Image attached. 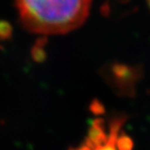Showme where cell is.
<instances>
[{"instance_id":"2","label":"cell","mask_w":150,"mask_h":150,"mask_svg":"<svg viewBox=\"0 0 150 150\" xmlns=\"http://www.w3.org/2000/svg\"><path fill=\"white\" fill-rule=\"evenodd\" d=\"M108 139V134L105 133L104 121L103 119H96L93 121L88 131V137L85 143L93 150L105 144Z\"/></svg>"},{"instance_id":"5","label":"cell","mask_w":150,"mask_h":150,"mask_svg":"<svg viewBox=\"0 0 150 150\" xmlns=\"http://www.w3.org/2000/svg\"><path fill=\"white\" fill-rule=\"evenodd\" d=\"M91 109H92V111L94 112V113H97V114H100V113H103V107L100 105V104H98V103H94L93 105L91 106Z\"/></svg>"},{"instance_id":"1","label":"cell","mask_w":150,"mask_h":150,"mask_svg":"<svg viewBox=\"0 0 150 150\" xmlns=\"http://www.w3.org/2000/svg\"><path fill=\"white\" fill-rule=\"evenodd\" d=\"M23 25L42 35L67 33L85 22L92 0H16Z\"/></svg>"},{"instance_id":"3","label":"cell","mask_w":150,"mask_h":150,"mask_svg":"<svg viewBox=\"0 0 150 150\" xmlns=\"http://www.w3.org/2000/svg\"><path fill=\"white\" fill-rule=\"evenodd\" d=\"M125 122V118L122 117H117L111 120L109 125V134H108V139L105 144L97 147L94 150H117L116 149V139L120 134V131L123 124Z\"/></svg>"},{"instance_id":"6","label":"cell","mask_w":150,"mask_h":150,"mask_svg":"<svg viewBox=\"0 0 150 150\" xmlns=\"http://www.w3.org/2000/svg\"><path fill=\"white\" fill-rule=\"evenodd\" d=\"M148 3H149V5H150V0H148Z\"/></svg>"},{"instance_id":"4","label":"cell","mask_w":150,"mask_h":150,"mask_svg":"<svg viewBox=\"0 0 150 150\" xmlns=\"http://www.w3.org/2000/svg\"><path fill=\"white\" fill-rule=\"evenodd\" d=\"M134 142L130 137L125 134H119L116 139L117 150H133Z\"/></svg>"}]
</instances>
